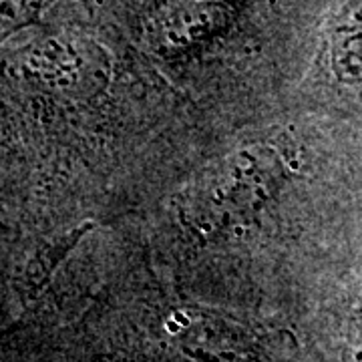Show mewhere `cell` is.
Here are the masks:
<instances>
[{
    "mask_svg": "<svg viewBox=\"0 0 362 362\" xmlns=\"http://www.w3.org/2000/svg\"><path fill=\"white\" fill-rule=\"evenodd\" d=\"M290 177L280 149L252 143L206 169L183 199L185 221L199 233H226L250 223Z\"/></svg>",
    "mask_w": 362,
    "mask_h": 362,
    "instance_id": "obj_1",
    "label": "cell"
},
{
    "mask_svg": "<svg viewBox=\"0 0 362 362\" xmlns=\"http://www.w3.org/2000/svg\"><path fill=\"white\" fill-rule=\"evenodd\" d=\"M244 0H181L149 21V39L168 54L189 52L221 35L242 13Z\"/></svg>",
    "mask_w": 362,
    "mask_h": 362,
    "instance_id": "obj_2",
    "label": "cell"
},
{
    "mask_svg": "<svg viewBox=\"0 0 362 362\" xmlns=\"http://www.w3.org/2000/svg\"><path fill=\"white\" fill-rule=\"evenodd\" d=\"M23 69L45 87L77 93L99 81L101 63L75 39L47 35L28 47Z\"/></svg>",
    "mask_w": 362,
    "mask_h": 362,
    "instance_id": "obj_3",
    "label": "cell"
},
{
    "mask_svg": "<svg viewBox=\"0 0 362 362\" xmlns=\"http://www.w3.org/2000/svg\"><path fill=\"white\" fill-rule=\"evenodd\" d=\"M326 61L338 83L362 85V0H334L326 26Z\"/></svg>",
    "mask_w": 362,
    "mask_h": 362,
    "instance_id": "obj_4",
    "label": "cell"
},
{
    "mask_svg": "<svg viewBox=\"0 0 362 362\" xmlns=\"http://www.w3.org/2000/svg\"><path fill=\"white\" fill-rule=\"evenodd\" d=\"M51 0H4V28L23 26L49 4Z\"/></svg>",
    "mask_w": 362,
    "mask_h": 362,
    "instance_id": "obj_5",
    "label": "cell"
},
{
    "mask_svg": "<svg viewBox=\"0 0 362 362\" xmlns=\"http://www.w3.org/2000/svg\"><path fill=\"white\" fill-rule=\"evenodd\" d=\"M344 361L362 362V300L354 308L346 324V337H344Z\"/></svg>",
    "mask_w": 362,
    "mask_h": 362,
    "instance_id": "obj_6",
    "label": "cell"
}]
</instances>
